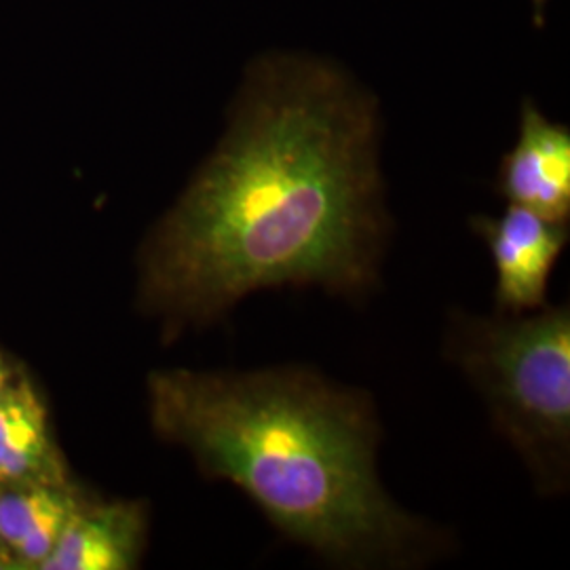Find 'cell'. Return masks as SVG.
<instances>
[{
    "label": "cell",
    "mask_w": 570,
    "mask_h": 570,
    "mask_svg": "<svg viewBox=\"0 0 570 570\" xmlns=\"http://www.w3.org/2000/svg\"><path fill=\"white\" fill-rule=\"evenodd\" d=\"M379 146V104L341 68L249 66L223 140L144 247V305L174 330L268 287L370 289L389 228Z\"/></svg>",
    "instance_id": "6da1fadb"
},
{
    "label": "cell",
    "mask_w": 570,
    "mask_h": 570,
    "mask_svg": "<svg viewBox=\"0 0 570 570\" xmlns=\"http://www.w3.org/2000/svg\"><path fill=\"white\" fill-rule=\"evenodd\" d=\"M155 431L212 480L244 490L287 539L351 567H410L440 546L376 471L364 393L305 367L165 370L148 379Z\"/></svg>",
    "instance_id": "7a4b0ae2"
},
{
    "label": "cell",
    "mask_w": 570,
    "mask_h": 570,
    "mask_svg": "<svg viewBox=\"0 0 570 570\" xmlns=\"http://www.w3.org/2000/svg\"><path fill=\"white\" fill-rule=\"evenodd\" d=\"M449 355L487 400L505 440L529 465L543 492L569 484V306L459 315L450 327Z\"/></svg>",
    "instance_id": "3957f363"
},
{
    "label": "cell",
    "mask_w": 570,
    "mask_h": 570,
    "mask_svg": "<svg viewBox=\"0 0 570 570\" xmlns=\"http://www.w3.org/2000/svg\"><path fill=\"white\" fill-rule=\"evenodd\" d=\"M471 226L489 245L499 311L518 315L546 306L551 271L569 244V223L508 205L501 216H478Z\"/></svg>",
    "instance_id": "277c9868"
},
{
    "label": "cell",
    "mask_w": 570,
    "mask_h": 570,
    "mask_svg": "<svg viewBox=\"0 0 570 570\" xmlns=\"http://www.w3.org/2000/svg\"><path fill=\"white\" fill-rule=\"evenodd\" d=\"M497 188L510 205L569 223V127L550 121L530 100L522 104L520 136L503 157Z\"/></svg>",
    "instance_id": "5b68a950"
},
{
    "label": "cell",
    "mask_w": 570,
    "mask_h": 570,
    "mask_svg": "<svg viewBox=\"0 0 570 570\" xmlns=\"http://www.w3.org/2000/svg\"><path fill=\"white\" fill-rule=\"evenodd\" d=\"M144 534L146 515L138 503H79L39 570L136 569Z\"/></svg>",
    "instance_id": "8992f818"
},
{
    "label": "cell",
    "mask_w": 570,
    "mask_h": 570,
    "mask_svg": "<svg viewBox=\"0 0 570 570\" xmlns=\"http://www.w3.org/2000/svg\"><path fill=\"white\" fill-rule=\"evenodd\" d=\"M77 505L66 484L0 482V560L7 569H41Z\"/></svg>",
    "instance_id": "52a82bcc"
},
{
    "label": "cell",
    "mask_w": 570,
    "mask_h": 570,
    "mask_svg": "<svg viewBox=\"0 0 570 570\" xmlns=\"http://www.w3.org/2000/svg\"><path fill=\"white\" fill-rule=\"evenodd\" d=\"M0 482L63 484L47 407L26 379L0 397Z\"/></svg>",
    "instance_id": "ba28073f"
},
{
    "label": "cell",
    "mask_w": 570,
    "mask_h": 570,
    "mask_svg": "<svg viewBox=\"0 0 570 570\" xmlns=\"http://www.w3.org/2000/svg\"><path fill=\"white\" fill-rule=\"evenodd\" d=\"M13 383H16V374H13V370L7 364L4 355L0 353V397L11 389Z\"/></svg>",
    "instance_id": "9c48e42d"
},
{
    "label": "cell",
    "mask_w": 570,
    "mask_h": 570,
    "mask_svg": "<svg viewBox=\"0 0 570 570\" xmlns=\"http://www.w3.org/2000/svg\"><path fill=\"white\" fill-rule=\"evenodd\" d=\"M550 0H532V7H534V20L537 23H543V16H546V7H548Z\"/></svg>",
    "instance_id": "30bf717a"
}]
</instances>
